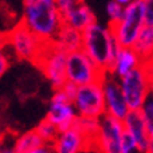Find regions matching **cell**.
<instances>
[{
  "label": "cell",
  "mask_w": 153,
  "mask_h": 153,
  "mask_svg": "<svg viewBox=\"0 0 153 153\" xmlns=\"http://www.w3.org/2000/svg\"><path fill=\"white\" fill-rule=\"evenodd\" d=\"M23 21L44 42L55 41L65 20L56 0H23Z\"/></svg>",
  "instance_id": "1"
},
{
  "label": "cell",
  "mask_w": 153,
  "mask_h": 153,
  "mask_svg": "<svg viewBox=\"0 0 153 153\" xmlns=\"http://www.w3.org/2000/svg\"><path fill=\"white\" fill-rule=\"evenodd\" d=\"M120 47L121 45L117 41L110 24L104 27L96 21L83 31L82 49L94 60V63L104 73H110Z\"/></svg>",
  "instance_id": "2"
},
{
  "label": "cell",
  "mask_w": 153,
  "mask_h": 153,
  "mask_svg": "<svg viewBox=\"0 0 153 153\" xmlns=\"http://www.w3.org/2000/svg\"><path fill=\"white\" fill-rule=\"evenodd\" d=\"M146 25L143 0H132L125 6L124 16L117 23H110L112 33L121 47H134L142 28Z\"/></svg>",
  "instance_id": "3"
},
{
  "label": "cell",
  "mask_w": 153,
  "mask_h": 153,
  "mask_svg": "<svg viewBox=\"0 0 153 153\" xmlns=\"http://www.w3.org/2000/svg\"><path fill=\"white\" fill-rule=\"evenodd\" d=\"M120 83L131 110H142L152 93L153 69L149 65L142 63L124 77H121Z\"/></svg>",
  "instance_id": "4"
},
{
  "label": "cell",
  "mask_w": 153,
  "mask_h": 153,
  "mask_svg": "<svg viewBox=\"0 0 153 153\" xmlns=\"http://www.w3.org/2000/svg\"><path fill=\"white\" fill-rule=\"evenodd\" d=\"M35 65L41 69L44 76L49 80L53 88H60L68 82L66 65H68V52L63 51L55 42H45L39 58Z\"/></svg>",
  "instance_id": "5"
},
{
  "label": "cell",
  "mask_w": 153,
  "mask_h": 153,
  "mask_svg": "<svg viewBox=\"0 0 153 153\" xmlns=\"http://www.w3.org/2000/svg\"><path fill=\"white\" fill-rule=\"evenodd\" d=\"M4 42L13 49V53L21 60H30L35 63L42 52L45 42L20 21L7 34H4Z\"/></svg>",
  "instance_id": "6"
},
{
  "label": "cell",
  "mask_w": 153,
  "mask_h": 153,
  "mask_svg": "<svg viewBox=\"0 0 153 153\" xmlns=\"http://www.w3.org/2000/svg\"><path fill=\"white\" fill-rule=\"evenodd\" d=\"M73 104L80 117L101 118L107 112L102 80L77 86L73 97Z\"/></svg>",
  "instance_id": "7"
},
{
  "label": "cell",
  "mask_w": 153,
  "mask_h": 153,
  "mask_svg": "<svg viewBox=\"0 0 153 153\" xmlns=\"http://www.w3.org/2000/svg\"><path fill=\"white\" fill-rule=\"evenodd\" d=\"M66 74H68V82L76 86H83V84L102 80L107 73H104L94 63V60L83 49H77L68 53Z\"/></svg>",
  "instance_id": "8"
},
{
  "label": "cell",
  "mask_w": 153,
  "mask_h": 153,
  "mask_svg": "<svg viewBox=\"0 0 153 153\" xmlns=\"http://www.w3.org/2000/svg\"><path fill=\"white\" fill-rule=\"evenodd\" d=\"M124 135V120L104 114L100 118V128L94 139V148L98 153H121Z\"/></svg>",
  "instance_id": "9"
},
{
  "label": "cell",
  "mask_w": 153,
  "mask_h": 153,
  "mask_svg": "<svg viewBox=\"0 0 153 153\" xmlns=\"http://www.w3.org/2000/svg\"><path fill=\"white\" fill-rule=\"evenodd\" d=\"M77 117L79 114L69 96L62 88H56L51 97L45 118L53 122L59 131H66L74 125Z\"/></svg>",
  "instance_id": "10"
},
{
  "label": "cell",
  "mask_w": 153,
  "mask_h": 153,
  "mask_svg": "<svg viewBox=\"0 0 153 153\" xmlns=\"http://www.w3.org/2000/svg\"><path fill=\"white\" fill-rule=\"evenodd\" d=\"M102 88H104V98H105V114L124 120L131 111V108L126 102L125 94L122 91L120 79H117L111 73H107L102 77Z\"/></svg>",
  "instance_id": "11"
},
{
  "label": "cell",
  "mask_w": 153,
  "mask_h": 153,
  "mask_svg": "<svg viewBox=\"0 0 153 153\" xmlns=\"http://www.w3.org/2000/svg\"><path fill=\"white\" fill-rule=\"evenodd\" d=\"M52 145L55 153H82L91 146V142L77 126L73 125L69 129L60 131Z\"/></svg>",
  "instance_id": "12"
},
{
  "label": "cell",
  "mask_w": 153,
  "mask_h": 153,
  "mask_svg": "<svg viewBox=\"0 0 153 153\" xmlns=\"http://www.w3.org/2000/svg\"><path fill=\"white\" fill-rule=\"evenodd\" d=\"M124 125H125L126 134L131 135L135 142L138 143V146L148 153L150 136H149V131L142 110H131L128 115L124 118Z\"/></svg>",
  "instance_id": "13"
},
{
  "label": "cell",
  "mask_w": 153,
  "mask_h": 153,
  "mask_svg": "<svg viewBox=\"0 0 153 153\" xmlns=\"http://www.w3.org/2000/svg\"><path fill=\"white\" fill-rule=\"evenodd\" d=\"M140 65H142V59L134 47H120L111 65L110 73L115 76L117 79H121Z\"/></svg>",
  "instance_id": "14"
},
{
  "label": "cell",
  "mask_w": 153,
  "mask_h": 153,
  "mask_svg": "<svg viewBox=\"0 0 153 153\" xmlns=\"http://www.w3.org/2000/svg\"><path fill=\"white\" fill-rule=\"evenodd\" d=\"M63 20H65V24L83 33L87 27L96 23V16L91 11V9L84 1H82L69 11H66L63 14Z\"/></svg>",
  "instance_id": "15"
},
{
  "label": "cell",
  "mask_w": 153,
  "mask_h": 153,
  "mask_svg": "<svg viewBox=\"0 0 153 153\" xmlns=\"http://www.w3.org/2000/svg\"><path fill=\"white\" fill-rule=\"evenodd\" d=\"M53 42H55L56 45H59L68 53L73 51H77V49H82L83 33L73 27H70V25H68V24H63V27L60 28V31L58 33Z\"/></svg>",
  "instance_id": "16"
},
{
  "label": "cell",
  "mask_w": 153,
  "mask_h": 153,
  "mask_svg": "<svg viewBox=\"0 0 153 153\" xmlns=\"http://www.w3.org/2000/svg\"><path fill=\"white\" fill-rule=\"evenodd\" d=\"M135 51L139 53L143 65L153 63V25L146 24L135 42Z\"/></svg>",
  "instance_id": "17"
},
{
  "label": "cell",
  "mask_w": 153,
  "mask_h": 153,
  "mask_svg": "<svg viewBox=\"0 0 153 153\" xmlns=\"http://www.w3.org/2000/svg\"><path fill=\"white\" fill-rule=\"evenodd\" d=\"M42 143H45V142L41 138V135L38 134L37 129L27 131L14 139V148H16L17 153H27L38 146H41Z\"/></svg>",
  "instance_id": "18"
},
{
  "label": "cell",
  "mask_w": 153,
  "mask_h": 153,
  "mask_svg": "<svg viewBox=\"0 0 153 153\" xmlns=\"http://www.w3.org/2000/svg\"><path fill=\"white\" fill-rule=\"evenodd\" d=\"M74 126H77L87 136V139L91 142V146H94V139H96L98 128H100V118H90V117L79 115L76 122H74Z\"/></svg>",
  "instance_id": "19"
},
{
  "label": "cell",
  "mask_w": 153,
  "mask_h": 153,
  "mask_svg": "<svg viewBox=\"0 0 153 153\" xmlns=\"http://www.w3.org/2000/svg\"><path fill=\"white\" fill-rule=\"evenodd\" d=\"M35 129L38 131V134L41 135V138L44 139V142H51V143L56 139V136H58L60 132V131L58 129V126H56L53 122H51L49 120H47V118H44L37 125Z\"/></svg>",
  "instance_id": "20"
},
{
  "label": "cell",
  "mask_w": 153,
  "mask_h": 153,
  "mask_svg": "<svg viewBox=\"0 0 153 153\" xmlns=\"http://www.w3.org/2000/svg\"><path fill=\"white\" fill-rule=\"evenodd\" d=\"M142 114L146 121V126L149 131V136H150V145H149L148 153H153V98L149 96L148 101L145 102V105L142 107Z\"/></svg>",
  "instance_id": "21"
},
{
  "label": "cell",
  "mask_w": 153,
  "mask_h": 153,
  "mask_svg": "<svg viewBox=\"0 0 153 153\" xmlns=\"http://www.w3.org/2000/svg\"><path fill=\"white\" fill-rule=\"evenodd\" d=\"M124 11H125V6L118 3L117 0L108 1V4H107V14H108L110 23H117L118 20H121V17L124 16Z\"/></svg>",
  "instance_id": "22"
},
{
  "label": "cell",
  "mask_w": 153,
  "mask_h": 153,
  "mask_svg": "<svg viewBox=\"0 0 153 153\" xmlns=\"http://www.w3.org/2000/svg\"><path fill=\"white\" fill-rule=\"evenodd\" d=\"M121 153H146L145 150L138 146V143L134 140V138L125 132L124 139H122V148H121Z\"/></svg>",
  "instance_id": "23"
},
{
  "label": "cell",
  "mask_w": 153,
  "mask_h": 153,
  "mask_svg": "<svg viewBox=\"0 0 153 153\" xmlns=\"http://www.w3.org/2000/svg\"><path fill=\"white\" fill-rule=\"evenodd\" d=\"M82 1H83V0H56L60 11L63 14H65L66 11H69L70 9H73L74 6H77L79 3H82Z\"/></svg>",
  "instance_id": "24"
},
{
  "label": "cell",
  "mask_w": 153,
  "mask_h": 153,
  "mask_svg": "<svg viewBox=\"0 0 153 153\" xmlns=\"http://www.w3.org/2000/svg\"><path fill=\"white\" fill-rule=\"evenodd\" d=\"M145 1V16L146 24L153 25V0H143Z\"/></svg>",
  "instance_id": "25"
},
{
  "label": "cell",
  "mask_w": 153,
  "mask_h": 153,
  "mask_svg": "<svg viewBox=\"0 0 153 153\" xmlns=\"http://www.w3.org/2000/svg\"><path fill=\"white\" fill-rule=\"evenodd\" d=\"M27 153H55V150H53V145L51 142H45L41 146H38V148L33 149V150H30Z\"/></svg>",
  "instance_id": "26"
},
{
  "label": "cell",
  "mask_w": 153,
  "mask_h": 153,
  "mask_svg": "<svg viewBox=\"0 0 153 153\" xmlns=\"http://www.w3.org/2000/svg\"><path fill=\"white\" fill-rule=\"evenodd\" d=\"M7 69H9V56L1 53L0 55V74H3Z\"/></svg>",
  "instance_id": "27"
},
{
  "label": "cell",
  "mask_w": 153,
  "mask_h": 153,
  "mask_svg": "<svg viewBox=\"0 0 153 153\" xmlns=\"http://www.w3.org/2000/svg\"><path fill=\"white\" fill-rule=\"evenodd\" d=\"M0 153H17V150H16V148H14V142L11 145H3V148H1Z\"/></svg>",
  "instance_id": "28"
},
{
  "label": "cell",
  "mask_w": 153,
  "mask_h": 153,
  "mask_svg": "<svg viewBox=\"0 0 153 153\" xmlns=\"http://www.w3.org/2000/svg\"><path fill=\"white\" fill-rule=\"evenodd\" d=\"M117 1H118V3H121L122 6H128L132 0H117Z\"/></svg>",
  "instance_id": "29"
},
{
  "label": "cell",
  "mask_w": 153,
  "mask_h": 153,
  "mask_svg": "<svg viewBox=\"0 0 153 153\" xmlns=\"http://www.w3.org/2000/svg\"><path fill=\"white\" fill-rule=\"evenodd\" d=\"M150 97L153 98V84H152V93H150Z\"/></svg>",
  "instance_id": "30"
},
{
  "label": "cell",
  "mask_w": 153,
  "mask_h": 153,
  "mask_svg": "<svg viewBox=\"0 0 153 153\" xmlns=\"http://www.w3.org/2000/svg\"><path fill=\"white\" fill-rule=\"evenodd\" d=\"M149 66H150V68H152V69H153V63H152V65H149Z\"/></svg>",
  "instance_id": "31"
}]
</instances>
